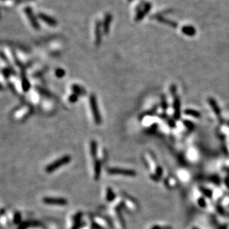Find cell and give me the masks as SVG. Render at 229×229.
<instances>
[{
	"mask_svg": "<svg viewBox=\"0 0 229 229\" xmlns=\"http://www.w3.org/2000/svg\"><path fill=\"white\" fill-rule=\"evenodd\" d=\"M71 160H72V158L70 156H63L62 158L56 160V161L52 162L51 164H50V165H48V166H47L46 168V171L47 173H49V174L50 173L54 172V171L57 170L59 167L67 165V164H68L70 162H71Z\"/></svg>",
	"mask_w": 229,
	"mask_h": 229,
	"instance_id": "6da1fadb",
	"label": "cell"
},
{
	"mask_svg": "<svg viewBox=\"0 0 229 229\" xmlns=\"http://www.w3.org/2000/svg\"><path fill=\"white\" fill-rule=\"evenodd\" d=\"M89 102H90V106H91L92 112L93 113L94 120H95V123L97 124H100L101 122V118H100V112H99L98 104H97L96 98L94 95H92L89 98Z\"/></svg>",
	"mask_w": 229,
	"mask_h": 229,
	"instance_id": "7a4b0ae2",
	"label": "cell"
},
{
	"mask_svg": "<svg viewBox=\"0 0 229 229\" xmlns=\"http://www.w3.org/2000/svg\"><path fill=\"white\" fill-rule=\"evenodd\" d=\"M108 173L112 175H123V176H131V177L136 176V171L121 168H110L108 170Z\"/></svg>",
	"mask_w": 229,
	"mask_h": 229,
	"instance_id": "3957f363",
	"label": "cell"
},
{
	"mask_svg": "<svg viewBox=\"0 0 229 229\" xmlns=\"http://www.w3.org/2000/svg\"><path fill=\"white\" fill-rule=\"evenodd\" d=\"M43 202L48 205H66L67 204V200L64 198H55V197H45Z\"/></svg>",
	"mask_w": 229,
	"mask_h": 229,
	"instance_id": "277c9868",
	"label": "cell"
},
{
	"mask_svg": "<svg viewBox=\"0 0 229 229\" xmlns=\"http://www.w3.org/2000/svg\"><path fill=\"white\" fill-rule=\"evenodd\" d=\"M112 20V16L111 14H106L105 17H104V20L103 22V31H104V34H109V29H110V25Z\"/></svg>",
	"mask_w": 229,
	"mask_h": 229,
	"instance_id": "5b68a950",
	"label": "cell"
},
{
	"mask_svg": "<svg viewBox=\"0 0 229 229\" xmlns=\"http://www.w3.org/2000/svg\"><path fill=\"white\" fill-rule=\"evenodd\" d=\"M151 6H152V5H151L150 3H146V4L144 5L143 10H138V13H137V15L136 17V20L137 22L141 20V19L144 18V16H145L146 14L149 11V10H150V8H151Z\"/></svg>",
	"mask_w": 229,
	"mask_h": 229,
	"instance_id": "8992f818",
	"label": "cell"
},
{
	"mask_svg": "<svg viewBox=\"0 0 229 229\" xmlns=\"http://www.w3.org/2000/svg\"><path fill=\"white\" fill-rule=\"evenodd\" d=\"M101 23L100 22H97L96 27H95V44L96 46H100L101 43Z\"/></svg>",
	"mask_w": 229,
	"mask_h": 229,
	"instance_id": "52a82bcc",
	"label": "cell"
},
{
	"mask_svg": "<svg viewBox=\"0 0 229 229\" xmlns=\"http://www.w3.org/2000/svg\"><path fill=\"white\" fill-rule=\"evenodd\" d=\"M182 31L184 34L189 36V37H192L196 34L195 28L191 26H185L182 28Z\"/></svg>",
	"mask_w": 229,
	"mask_h": 229,
	"instance_id": "ba28073f",
	"label": "cell"
},
{
	"mask_svg": "<svg viewBox=\"0 0 229 229\" xmlns=\"http://www.w3.org/2000/svg\"><path fill=\"white\" fill-rule=\"evenodd\" d=\"M174 117L176 119L180 118V102L177 97H174Z\"/></svg>",
	"mask_w": 229,
	"mask_h": 229,
	"instance_id": "9c48e42d",
	"label": "cell"
},
{
	"mask_svg": "<svg viewBox=\"0 0 229 229\" xmlns=\"http://www.w3.org/2000/svg\"><path fill=\"white\" fill-rule=\"evenodd\" d=\"M156 19H157L158 22H162V23H165V24L169 25V26H171V27H174V28H176V27L177 26V24H176L175 22L168 20V19H165V18H164L163 17H162V16H160V15L156 16Z\"/></svg>",
	"mask_w": 229,
	"mask_h": 229,
	"instance_id": "30bf717a",
	"label": "cell"
},
{
	"mask_svg": "<svg viewBox=\"0 0 229 229\" xmlns=\"http://www.w3.org/2000/svg\"><path fill=\"white\" fill-rule=\"evenodd\" d=\"M100 162L98 160H96L95 163V180H98L100 175Z\"/></svg>",
	"mask_w": 229,
	"mask_h": 229,
	"instance_id": "8fae6325",
	"label": "cell"
},
{
	"mask_svg": "<svg viewBox=\"0 0 229 229\" xmlns=\"http://www.w3.org/2000/svg\"><path fill=\"white\" fill-rule=\"evenodd\" d=\"M90 150H91L92 156L95 157L97 155V143L95 141H92L90 142Z\"/></svg>",
	"mask_w": 229,
	"mask_h": 229,
	"instance_id": "7c38bea8",
	"label": "cell"
},
{
	"mask_svg": "<svg viewBox=\"0 0 229 229\" xmlns=\"http://www.w3.org/2000/svg\"><path fill=\"white\" fill-rule=\"evenodd\" d=\"M185 113L187 115L195 117V118H199L200 117V113L195 110H193V109H187V110L185 112Z\"/></svg>",
	"mask_w": 229,
	"mask_h": 229,
	"instance_id": "4fadbf2b",
	"label": "cell"
},
{
	"mask_svg": "<svg viewBox=\"0 0 229 229\" xmlns=\"http://www.w3.org/2000/svg\"><path fill=\"white\" fill-rule=\"evenodd\" d=\"M115 194L113 193L112 190L111 188H108L107 189V194H106V199H107V201H112L113 199H115Z\"/></svg>",
	"mask_w": 229,
	"mask_h": 229,
	"instance_id": "5bb4252c",
	"label": "cell"
},
{
	"mask_svg": "<svg viewBox=\"0 0 229 229\" xmlns=\"http://www.w3.org/2000/svg\"><path fill=\"white\" fill-rule=\"evenodd\" d=\"M72 89L74 92H75V93H74V94H76L77 95H83V94L84 93V90L81 89V87H80V86H77V85H73V86H72Z\"/></svg>",
	"mask_w": 229,
	"mask_h": 229,
	"instance_id": "9a60e30c",
	"label": "cell"
},
{
	"mask_svg": "<svg viewBox=\"0 0 229 229\" xmlns=\"http://www.w3.org/2000/svg\"><path fill=\"white\" fill-rule=\"evenodd\" d=\"M30 88V84L28 83V81L27 80V79L26 77H23L22 80V89L24 90L25 92H27Z\"/></svg>",
	"mask_w": 229,
	"mask_h": 229,
	"instance_id": "2e32d148",
	"label": "cell"
},
{
	"mask_svg": "<svg viewBox=\"0 0 229 229\" xmlns=\"http://www.w3.org/2000/svg\"><path fill=\"white\" fill-rule=\"evenodd\" d=\"M77 99H78V98H77V95H76V94H72V95H70L69 96L68 100H69L71 103H75L77 100Z\"/></svg>",
	"mask_w": 229,
	"mask_h": 229,
	"instance_id": "e0dca14e",
	"label": "cell"
},
{
	"mask_svg": "<svg viewBox=\"0 0 229 229\" xmlns=\"http://www.w3.org/2000/svg\"><path fill=\"white\" fill-rule=\"evenodd\" d=\"M56 75H57V76L58 77H63L64 75H65V72H64V70L60 69V68H59V69H57V71H56Z\"/></svg>",
	"mask_w": 229,
	"mask_h": 229,
	"instance_id": "ac0fdd59",
	"label": "cell"
},
{
	"mask_svg": "<svg viewBox=\"0 0 229 229\" xmlns=\"http://www.w3.org/2000/svg\"><path fill=\"white\" fill-rule=\"evenodd\" d=\"M184 124H185V125L186 126L187 128H189V129H194V124L191 123V122L189 121H184Z\"/></svg>",
	"mask_w": 229,
	"mask_h": 229,
	"instance_id": "d6986e66",
	"label": "cell"
},
{
	"mask_svg": "<svg viewBox=\"0 0 229 229\" xmlns=\"http://www.w3.org/2000/svg\"><path fill=\"white\" fill-rule=\"evenodd\" d=\"M152 229H170V227H162V226H159V225H155V226H153Z\"/></svg>",
	"mask_w": 229,
	"mask_h": 229,
	"instance_id": "ffe728a7",
	"label": "cell"
},
{
	"mask_svg": "<svg viewBox=\"0 0 229 229\" xmlns=\"http://www.w3.org/2000/svg\"><path fill=\"white\" fill-rule=\"evenodd\" d=\"M198 202H199V205H200V206H202V207L205 206V202L204 201V199H202V198H201V199L198 201Z\"/></svg>",
	"mask_w": 229,
	"mask_h": 229,
	"instance_id": "44dd1931",
	"label": "cell"
},
{
	"mask_svg": "<svg viewBox=\"0 0 229 229\" xmlns=\"http://www.w3.org/2000/svg\"><path fill=\"white\" fill-rule=\"evenodd\" d=\"M2 89V85H0V89Z\"/></svg>",
	"mask_w": 229,
	"mask_h": 229,
	"instance_id": "7402d4cb",
	"label": "cell"
},
{
	"mask_svg": "<svg viewBox=\"0 0 229 229\" xmlns=\"http://www.w3.org/2000/svg\"><path fill=\"white\" fill-rule=\"evenodd\" d=\"M193 229H197V228H193Z\"/></svg>",
	"mask_w": 229,
	"mask_h": 229,
	"instance_id": "603a6c76",
	"label": "cell"
},
{
	"mask_svg": "<svg viewBox=\"0 0 229 229\" xmlns=\"http://www.w3.org/2000/svg\"><path fill=\"white\" fill-rule=\"evenodd\" d=\"M128 1H132V0H128Z\"/></svg>",
	"mask_w": 229,
	"mask_h": 229,
	"instance_id": "cb8c5ba5",
	"label": "cell"
}]
</instances>
